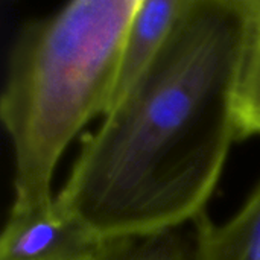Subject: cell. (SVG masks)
Instances as JSON below:
<instances>
[{
    "mask_svg": "<svg viewBox=\"0 0 260 260\" xmlns=\"http://www.w3.org/2000/svg\"><path fill=\"white\" fill-rule=\"evenodd\" d=\"M239 38L233 0H193L149 70L82 136L58 206L107 241L204 215L236 143Z\"/></svg>",
    "mask_w": 260,
    "mask_h": 260,
    "instance_id": "6da1fadb",
    "label": "cell"
},
{
    "mask_svg": "<svg viewBox=\"0 0 260 260\" xmlns=\"http://www.w3.org/2000/svg\"><path fill=\"white\" fill-rule=\"evenodd\" d=\"M139 0H72L26 21L9 49L0 119L14 160L9 212L55 204L56 165L113 102L122 46Z\"/></svg>",
    "mask_w": 260,
    "mask_h": 260,
    "instance_id": "7a4b0ae2",
    "label": "cell"
},
{
    "mask_svg": "<svg viewBox=\"0 0 260 260\" xmlns=\"http://www.w3.org/2000/svg\"><path fill=\"white\" fill-rule=\"evenodd\" d=\"M108 245L55 200L43 212H9L0 260H102Z\"/></svg>",
    "mask_w": 260,
    "mask_h": 260,
    "instance_id": "3957f363",
    "label": "cell"
},
{
    "mask_svg": "<svg viewBox=\"0 0 260 260\" xmlns=\"http://www.w3.org/2000/svg\"><path fill=\"white\" fill-rule=\"evenodd\" d=\"M192 2L193 0H139L123 40L111 107L149 70L178 21L190 9Z\"/></svg>",
    "mask_w": 260,
    "mask_h": 260,
    "instance_id": "277c9868",
    "label": "cell"
},
{
    "mask_svg": "<svg viewBox=\"0 0 260 260\" xmlns=\"http://www.w3.org/2000/svg\"><path fill=\"white\" fill-rule=\"evenodd\" d=\"M241 38L232 87L236 142L260 136V0H233Z\"/></svg>",
    "mask_w": 260,
    "mask_h": 260,
    "instance_id": "5b68a950",
    "label": "cell"
},
{
    "mask_svg": "<svg viewBox=\"0 0 260 260\" xmlns=\"http://www.w3.org/2000/svg\"><path fill=\"white\" fill-rule=\"evenodd\" d=\"M193 225L189 260H260V181L225 222L216 224L206 212Z\"/></svg>",
    "mask_w": 260,
    "mask_h": 260,
    "instance_id": "8992f818",
    "label": "cell"
},
{
    "mask_svg": "<svg viewBox=\"0 0 260 260\" xmlns=\"http://www.w3.org/2000/svg\"><path fill=\"white\" fill-rule=\"evenodd\" d=\"M192 244L178 230L110 241L102 260H189Z\"/></svg>",
    "mask_w": 260,
    "mask_h": 260,
    "instance_id": "52a82bcc",
    "label": "cell"
}]
</instances>
